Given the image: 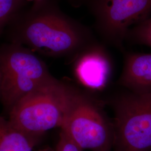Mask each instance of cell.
Segmentation results:
<instances>
[{
  "label": "cell",
  "mask_w": 151,
  "mask_h": 151,
  "mask_svg": "<svg viewBox=\"0 0 151 151\" xmlns=\"http://www.w3.org/2000/svg\"><path fill=\"white\" fill-rule=\"evenodd\" d=\"M94 19V27L108 43L121 48L128 30L149 17L151 0H81Z\"/></svg>",
  "instance_id": "obj_5"
},
{
  "label": "cell",
  "mask_w": 151,
  "mask_h": 151,
  "mask_svg": "<svg viewBox=\"0 0 151 151\" xmlns=\"http://www.w3.org/2000/svg\"><path fill=\"white\" fill-rule=\"evenodd\" d=\"M68 1H70L73 5L77 6L78 4H81V0H68Z\"/></svg>",
  "instance_id": "obj_13"
},
{
  "label": "cell",
  "mask_w": 151,
  "mask_h": 151,
  "mask_svg": "<svg viewBox=\"0 0 151 151\" xmlns=\"http://www.w3.org/2000/svg\"><path fill=\"white\" fill-rule=\"evenodd\" d=\"M76 93L53 77L17 103L9 120L39 142L46 132L62 128Z\"/></svg>",
  "instance_id": "obj_2"
},
{
  "label": "cell",
  "mask_w": 151,
  "mask_h": 151,
  "mask_svg": "<svg viewBox=\"0 0 151 151\" xmlns=\"http://www.w3.org/2000/svg\"><path fill=\"white\" fill-rule=\"evenodd\" d=\"M60 129L82 150L111 151L113 148V127L94 104L77 92Z\"/></svg>",
  "instance_id": "obj_6"
},
{
  "label": "cell",
  "mask_w": 151,
  "mask_h": 151,
  "mask_svg": "<svg viewBox=\"0 0 151 151\" xmlns=\"http://www.w3.org/2000/svg\"><path fill=\"white\" fill-rule=\"evenodd\" d=\"M79 146L61 130L55 151H82Z\"/></svg>",
  "instance_id": "obj_12"
},
{
  "label": "cell",
  "mask_w": 151,
  "mask_h": 151,
  "mask_svg": "<svg viewBox=\"0 0 151 151\" xmlns=\"http://www.w3.org/2000/svg\"><path fill=\"white\" fill-rule=\"evenodd\" d=\"M19 18L12 43L49 57L77 55L95 44L90 28L69 17L53 0H42Z\"/></svg>",
  "instance_id": "obj_1"
},
{
  "label": "cell",
  "mask_w": 151,
  "mask_h": 151,
  "mask_svg": "<svg viewBox=\"0 0 151 151\" xmlns=\"http://www.w3.org/2000/svg\"><path fill=\"white\" fill-rule=\"evenodd\" d=\"M27 1H34V2H38V1H42V0H27Z\"/></svg>",
  "instance_id": "obj_14"
},
{
  "label": "cell",
  "mask_w": 151,
  "mask_h": 151,
  "mask_svg": "<svg viewBox=\"0 0 151 151\" xmlns=\"http://www.w3.org/2000/svg\"><path fill=\"white\" fill-rule=\"evenodd\" d=\"M39 143L0 116V151H32Z\"/></svg>",
  "instance_id": "obj_9"
},
{
  "label": "cell",
  "mask_w": 151,
  "mask_h": 151,
  "mask_svg": "<svg viewBox=\"0 0 151 151\" xmlns=\"http://www.w3.org/2000/svg\"><path fill=\"white\" fill-rule=\"evenodd\" d=\"M76 58L75 72L77 78L90 88H103L108 81L111 70L110 61L103 48L94 44Z\"/></svg>",
  "instance_id": "obj_7"
},
{
  "label": "cell",
  "mask_w": 151,
  "mask_h": 151,
  "mask_svg": "<svg viewBox=\"0 0 151 151\" xmlns=\"http://www.w3.org/2000/svg\"><path fill=\"white\" fill-rule=\"evenodd\" d=\"M24 0H0V31L17 15Z\"/></svg>",
  "instance_id": "obj_11"
},
{
  "label": "cell",
  "mask_w": 151,
  "mask_h": 151,
  "mask_svg": "<svg viewBox=\"0 0 151 151\" xmlns=\"http://www.w3.org/2000/svg\"><path fill=\"white\" fill-rule=\"evenodd\" d=\"M120 80L133 91H151V53L127 54Z\"/></svg>",
  "instance_id": "obj_8"
},
{
  "label": "cell",
  "mask_w": 151,
  "mask_h": 151,
  "mask_svg": "<svg viewBox=\"0 0 151 151\" xmlns=\"http://www.w3.org/2000/svg\"><path fill=\"white\" fill-rule=\"evenodd\" d=\"M1 72H0V86H1Z\"/></svg>",
  "instance_id": "obj_15"
},
{
  "label": "cell",
  "mask_w": 151,
  "mask_h": 151,
  "mask_svg": "<svg viewBox=\"0 0 151 151\" xmlns=\"http://www.w3.org/2000/svg\"></svg>",
  "instance_id": "obj_16"
},
{
  "label": "cell",
  "mask_w": 151,
  "mask_h": 151,
  "mask_svg": "<svg viewBox=\"0 0 151 151\" xmlns=\"http://www.w3.org/2000/svg\"><path fill=\"white\" fill-rule=\"evenodd\" d=\"M126 39L151 48V17L131 27L127 32Z\"/></svg>",
  "instance_id": "obj_10"
},
{
  "label": "cell",
  "mask_w": 151,
  "mask_h": 151,
  "mask_svg": "<svg viewBox=\"0 0 151 151\" xmlns=\"http://www.w3.org/2000/svg\"><path fill=\"white\" fill-rule=\"evenodd\" d=\"M114 151L151 150V91L134 92L115 105Z\"/></svg>",
  "instance_id": "obj_4"
},
{
  "label": "cell",
  "mask_w": 151,
  "mask_h": 151,
  "mask_svg": "<svg viewBox=\"0 0 151 151\" xmlns=\"http://www.w3.org/2000/svg\"><path fill=\"white\" fill-rule=\"evenodd\" d=\"M0 101L9 113L20 100L53 77L31 49L16 43L0 48Z\"/></svg>",
  "instance_id": "obj_3"
}]
</instances>
